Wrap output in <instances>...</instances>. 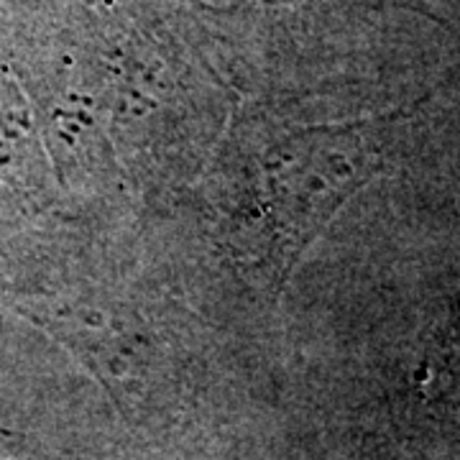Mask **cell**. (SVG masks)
Returning <instances> with one entry per match:
<instances>
[{
    "instance_id": "6da1fadb",
    "label": "cell",
    "mask_w": 460,
    "mask_h": 460,
    "mask_svg": "<svg viewBox=\"0 0 460 460\" xmlns=\"http://www.w3.org/2000/svg\"><path fill=\"white\" fill-rule=\"evenodd\" d=\"M374 118L348 126L289 133L263 151L256 172V199L274 253L287 274L314 235L384 164L381 126Z\"/></svg>"
}]
</instances>
